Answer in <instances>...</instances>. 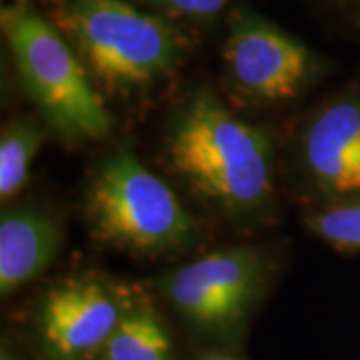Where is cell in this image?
I'll use <instances>...</instances> for the list:
<instances>
[{"mask_svg": "<svg viewBox=\"0 0 360 360\" xmlns=\"http://www.w3.org/2000/svg\"><path fill=\"white\" fill-rule=\"evenodd\" d=\"M170 169L202 200L231 215L257 212L272 195V143L209 90L180 105L167 135Z\"/></svg>", "mask_w": 360, "mask_h": 360, "instance_id": "1", "label": "cell"}, {"mask_svg": "<svg viewBox=\"0 0 360 360\" xmlns=\"http://www.w3.org/2000/svg\"><path fill=\"white\" fill-rule=\"evenodd\" d=\"M47 11L94 85L109 94L152 85L186 53L187 40L167 17L127 0H49Z\"/></svg>", "mask_w": 360, "mask_h": 360, "instance_id": "2", "label": "cell"}, {"mask_svg": "<svg viewBox=\"0 0 360 360\" xmlns=\"http://www.w3.org/2000/svg\"><path fill=\"white\" fill-rule=\"evenodd\" d=\"M4 35L22 89L62 141H101L112 117L77 53L47 15L25 0L4 7Z\"/></svg>", "mask_w": 360, "mask_h": 360, "instance_id": "3", "label": "cell"}, {"mask_svg": "<svg viewBox=\"0 0 360 360\" xmlns=\"http://www.w3.org/2000/svg\"><path fill=\"white\" fill-rule=\"evenodd\" d=\"M87 215L98 240L141 254L182 249L193 236V220L172 188L129 148L107 157L92 175Z\"/></svg>", "mask_w": 360, "mask_h": 360, "instance_id": "4", "label": "cell"}, {"mask_svg": "<svg viewBox=\"0 0 360 360\" xmlns=\"http://www.w3.org/2000/svg\"><path fill=\"white\" fill-rule=\"evenodd\" d=\"M222 60L231 87L255 103L292 101L319 72L307 45L249 7L229 17Z\"/></svg>", "mask_w": 360, "mask_h": 360, "instance_id": "5", "label": "cell"}, {"mask_svg": "<svg viewBox=\"0 0 360 360\" xmlns=\"http://www.w3.org/2000/svg\"><path fill=\"white\" fill-rule=\"evenodd\" d=\"M259 250L229 247L165 274L159 281L162 294L205 330H232L245 319L264 282Z\"/></svg>", "mask_w": 360, "mask_h": 360, "instance_id": "6", "label": "cell"}, {"mask_svg": "<svg viewBox=\"0 0 360 360\" xmlns=\"http://www.w3.org/2000/svg\"><path fill=\"white\" fill-rule=\"evenodd\" d=\"M122 315L102 283L69 282L49 292L40 305V337L53 359L80 360L105 347Z\"/></svg>", "mask_w": 360, "mask_h": 360, "instance_id": "7", "label": "cell"}, {"mask_svg": "<svg viewBox=\"0 0 360 360\" xmlns=\"http://www.w3.org/2000/svg\"><path fill=\"white\" fill-rule=\"evenodd\" d=\"M302 157L314 184L330 197H360V94L349 92L315 112L304 130Z\"/></svg>", "mask_w": 360, "mask_h": 360, "instance_id": "8", "label": "cell"}, {"mask_svg": "<svg viewBox=\"0 0 360 360\" xmlns=\"http://www.w3.org/2000/svg\"><path fill=\"white\" fill-rule=\"evenodd\" d=\"M58 225L35 210H8L0 220V294L12 295L39 277L57 257Z\"/></svg>", "mask_w": 360, "mask_h": 360, "instance_id": "9", "label": "cell"}, {"mask_svg": "<svg viewBox=\"0 0 360 360\" xmlns=\"http://www.w3.org/2000/svg\"><path fill=\"white\" fill-rule=\"evenodd\" d=\"M102 350L103 360H172L169 332L148 309L124 312Z\"/></svg>", "mask_w": 360, "mask_h": 360, "instance_id": "10", "label": "cell"}, {"mask_svg": "<svg viewBox=\"0 0 360 360\" xmlns=\"http://www.w3.org/2000/svg\"><path fill=\"white\" fill-rule=\"evenodd\" d=\"M44 142L37 120L13 119L0 134V199L7 202L24 188L30 165Z\"/></svg>", "mask_w": 360, "mask_h": 360, "instance_id": "11", "label": "cell"}, {"mask_svg": "<svg viewBox=\"0 0 360 360\" xmlns=\"http://www.w3.org/2000/svg\"><path fill=\"white\" fill-rule=\"evenodd\" d=\"M309 229L339 250L360 252V197L334 204L307 219Z\"/></svg>", "mask_w": 360, "mask_h": 360, "instance_id": "12", "label": "cell"}, {"mask_svg": "<svg viewBox=\"0 0 360 360\" xmlns=\"http://www.w3.org/2000/svg\"><path fill=\"white\" fill-rule=\"evenodd\" d=\"M155 13L184 19H210L219 15L232 0H139Z\"/></svg>", "mask_w": 360, "mask_h": 360, "instance_id": "13", "label": "cell"}, {"mask_svg": "<svg viewBox=\"0 0 360 360\" xmlns=\"http://www.w3.org/2000/svg\"><path fill=\"white\" fill-rule=\"evenodd\" d=\"M199 360H240L233 355L229 354H222V352H207L204 355H200Z\"/></svg>", "mask_w": 360, "mask_h": 360, "instance_id": "14", "label": "cell"}, {"mask_svg": "<svg viewBox=\"0 0 360 360\" xmlns=\"http://www.w3.org/2000/svg\"><path fill=\"white\" fill-rule=\"evenodd\" d=\"M337 4L342 7H350L352 11H360V0H335Z\"/></svg>", "mask_w": 360, "mask_h": 360, "instance_id": "15", "label": "cell"}, {"mask_svg": "<svg viewBox=\"0 0 360 360\" xmlns=\"http://www.w3.org/2000/svg\"><path fill=\"white\" fill-rule=\"evenodd\" d=\"M0 360H15V359H13L6 349H2V355H0Z\"/></svg>", "mask_w": 360, "mask_h": 360, "instance_id": "16", "label": "cell"}]
</instances>
